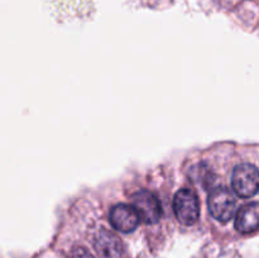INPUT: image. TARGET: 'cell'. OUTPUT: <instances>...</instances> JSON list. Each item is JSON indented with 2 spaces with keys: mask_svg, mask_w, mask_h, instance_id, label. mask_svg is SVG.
Wrapping results in <instances>:
<instances>
[{
  "mask_svg": "<svg viewBox=\"0 0 259 258\" xmlns=\"http://www.w3.org/2000/svg\"><path fill=\"white\" fill-rule=\"evenodd\" d=\"M210 214L219 222H228L237 210V200L229 189L222 186L211 190L207 197Z\"/></svg>",
  "mask_w": 259,
  "mask_h": 258,
  "instance_id": "1",
  "label": "cell"
},
{
  "mask_svg": "<svg viewBox=\"0 0 259 258\" xmlns=\"http://www.w3.org/2000/svg\"><path fill=\"white\" fill-rule=\"evenodd\" d=\"M259 174L254 164L242 163L234 168L232 174V186L235 194L249 199L258 191Z\"/></svg>",
  "mask_w": 259,
  "mask_h": 258,
  "instance_id": "2",
  "label": "cell"
},
{
  "mask_svg": "<svg viewBox=\"0 0 259 258\" xmlns=\"http://www.w3.org/2000/svg\"><path fill=\"white\" fill-rule=\"evenodd\" d=\"M174 211L177 220L184 225H194L200 217V204L196 194L189 189H182L175 195Z\"/></svg>",
  "mask_w": 259,
  "mask_h": 258,
  "instance_id": "3",
  "label": "cell"
},
{
  "mask_svg": "<svg viewBox=\"0 0 259 258\" xmlns=\"http://www.w3.org/2000/svg\"><path fill=\"white\" fill-rule=\"evenodd\" d=\"M133 209L136 210L139 220L147 224H154L162 217L159 200L148 190H141L133 195Z\"/></svg>",
  "mask_w": 259,
  "mask_h": 258,
  "instance_id": "4",
  "label": "cell"
},
{
  "mask_svg": "<svg viewBox=\"0 0 259 258\" xmlns=\"http://www.w3.org/2000/svg\"><path fill=\"white\" fill-rule=\"evenodd\" d=\"M110 223L116 230L121 233H131L138 227L139 218L133 206L126 204H118L110 210Z\"/></svg>",
  "mask_w": 259,
  "mask_h": 258,
  "instance_id": "5",
  "label": "cell"
},
{
  "mask_svg": "<svg viewBox=\"0 0 259 258\" xmlns=\"http://www.w3.org/2000/svg\"><path fill=\"white\" fill-rule=\"evenodd\" d=\"M95 249L103 258H118L123 252L121 240L109 230H101L95 238Z\"/></svg>",
  "mask_w": 259,
  "mask_h": 258,
  "instance_id": "6",
  "label": "cell"
},
{
  "mask_svg": "<svg viewBox=\"0 0 259 258\" xmlns=\"http://www.w3.org/2000/svg\"><path fill=\"white\" fill-rule=\"evenodd\" d=\"M259 220V205L258 202H249L240 207L235 219V228L240 233L255 232L258 228Z\"/></svg>",
  "mask_w": 259,
  "mask_h": 258,
  "instance_id": "7",
  "label": "cell"
},
{
  "mask_svg": "<svg viewBox=\"0 0 259 258\" xmlns=\"http://www.w3.org/2000/svg\"><path fill=\"white\" fill-rule=\"evenodd\" d=\"M71 258H94V255L89 250H86L85 248L77 247L71 253Z\"/></svg>",
  "mask_w": 259,
  "mask_h": 258,
  "instance_id": "8",
  "label": "cell"
}]
</instances>
